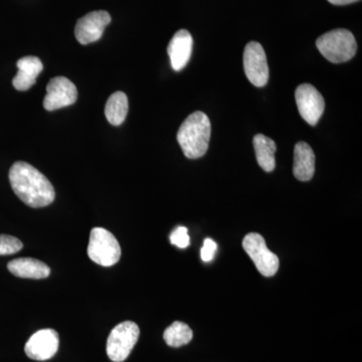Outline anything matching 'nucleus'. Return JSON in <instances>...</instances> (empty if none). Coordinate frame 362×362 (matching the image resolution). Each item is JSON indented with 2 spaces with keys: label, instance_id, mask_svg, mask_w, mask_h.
<instances>
[{
  "label": "nucleus",
  "instance_id": "10",
  "mask_svg": "<svg viewBox=\"0 0 362 362\" xmlns=\"http://www.w3.org/2000/svg\"><path fill=\"white\" fill-rule=\"evenodd\" d=\"M59 346V337L56 330L47 328L35 332L25 346L26 356L37 361H49L56 356Z\"/></svg>",
  "mask_w": 362,
  "mask_h": 362
},
{
  "label": "nucleus",
  "instance_id": "3",
  "mask_svg": "<svg viewBox=\"0 0 362 362\" xmlns=\"http://www.w3.org/2000/svg\"><path fill=\"white\" fill-rule=\"evenodd\" d=\"M321 54L333 64L349 62L356 56L357 44L354 33L344 28L330 30L316 40Z\"/></svg>",
  "mask_w": 362,
  "mask_h": 362
},
{
  "label": "nucleus",
  "instance_id": "9",
  "mask_svg": "<svg viewBox=\"0 0 362 362\" xmlns=\"http://www.w3.org/2000/svg\"><path fill=\"white\" fill-rule=\"evenodd\" d=\"M78 90L75 84L65 77L52 78L47 86L44 99L45 110L54 111L71 106L77 101Z\"/></svg>",
  "mask_w": 362,
  "mask_h": 362
},
{
  "label": "nucleus",
  "instance_id": "1",
  "mask_svg": "<svg viewBox=\"0 0 362 362\" xmlns=\"http://www.w3.org/2000/svg\"><path fill=\"white\" fill-rule=\"evenodd\" d=\"M9 181L14 194L33 209L49 206L56 197L51 181L26 162L18 161L11 166Z\"/></svg>",
  "mask_w": 362,
  "mask_h": 362
},
{
  "label": "nucleus",
  "instance_id": "4",
  "mask_svg": "<svg viewBox=\"0 0 362 362\" xmlns=\"http://www.w3.org/2000/svg\"><path fill=\"white\" fill-rule=\"evenodd\" d=\"M88 256L98 265L111 267L121 258V247L113 233L103 228L90 230Z\"/></svg>",
  "mask_w": 362,
  "mask_h": 362
},
{
  "label": "nucleus",
  "instance_id": "11",
  "mask_svg": "<svg viewBox=\"0 0 362 362\" xmlns=\"http://www.w3.org/2000/svg\"><path fill=\"white\" fill-rule=\"evenodd\" d=\"M110 23L111 16L107 11H93L86 14L76 25V39L81 45H89L97 42L101 39L105 28Z\"/></svg>",
  "mask_w": 362,
  "mask_h": 362
},
{
  "label": "nucleus",
  "instance_id": "7",
  "mask_svg": "<svg viewBox=\"0 0 362 362\" xmlns=\"http://www.w3.org/2000/svg\"><path fill=\"white\" fill-rule=\"evenodd\" d=\"M245 74L256 87H265L269 81V66L264 47L258 42H250L244 51Z\"/></svg>",
  "mask_w": 362,
  "mask_h": 362
},
{
  "label": "nucleus",
  "instance_id": "19",
  "mask_svg": "<svg viewBox=\"0 0 362 362\" xmlns=\"http://www.w3.org/2000/svg\"><path fill=\"white\" fill-rule=\"evenodd\" d=\"M23 245L20 240L8 235H0V255H13L20 252Z\"/></svg>",
  "mask_w": 362,
  "mask_h": 362
},
{
  "label": "nucleus",
  "instance_id": "15",
  "mask_svg": "<svg viewBox=\"0 0 362 362\" xmlns=\"http://www.w3.org/2000/svg\"><path fill=\"white\" fill-rule=\"evenodd\" d=\"M7 269L13 275L18 278L45 279L51 275V269L40 259L33 258H20L9 262Z\"/></svg>",
  "mask_w": 362,
  "mask_h": 362
},
{
  "label": "nucleus",
  "instance_id": "16",
  "mask_svg": "<svg viewBox=\"0 0 362 362\" xmlns=\"http://www.w3.org/2000/svg\"><path fill=\"white\" fill-rule=\"evenodd\" d=\"M252 143L259 168L266 173H272L276 168L275 153L277 146L275 141L265 135L257 134Z\"/></svg>",
  "mask_w": 362,
  "mask_h": 362
},
{
  "label": "nucleus",
  "instance_id": "18",
  "mask_svg": "<svg viewBox=\"0 0 362 362\" xmlns=\"http://www.w3.org/2000/svg\"><path fill=\"white\" fill-rule=\"evenodd\" d=\"M194 332L187 324L175 321L166 328L163 338L166 344L170 347H180L192 341Z\"/></svg>",
  "mask_w": 362,
  "mask_h": 362
},
{
  "label": "nucleus",
  "instance_id": "5",
  "mask_svg": "<svg viewBox=\"0 0 362 362\" xmlns=\"http://www.w3.org/2000/svg\"><path fill=\"white\" fill-rule=\"evenodd\" d=\"M140 329L132 321H124L112 329L107 340V356L112 361L123 362L139 339Z\"/></svg>",
  "mask_w": 362,
  "mask_h": 362
},
{
  "label": "nucleus",
  "instance_id": "6",
  "mask_svg": "<svg viewBox=\"0 0 362 362\" xmlns=\"http://www.w3.org/2000/svg\"><path fill=\"white\" fill-rule=\"evenodd\" d=\"M243 247L262 275L273 277L277 273L280 265L278 256L268 249L265 239L259 233H247L243 240Z\"/></svg>",
  "mask_w": 362,
  "mask_h": 362
},
{
  "label": "nucleus",
  "instance_id": "12",
  "mask_svg": "<svg viewBox=\"0 0 362 362\" xmlns=\"http://www.w3.org/2000/svg\"><path fill=\"white\" fill-rule=\"evenodd\" d=\"M194 40L187 30H180L173 35L168 47L171 66L175 71L185 68L192 57Z\"/></svg>",
  "mask_w": 362,
  "mask_h": 362
},
{
  "label": "nucleus",
  "instance_id": "22",
  "mask_svg": "<svg viewBox=\"0 0 362 362\" xmlns=\"http://www.w3.org/2000/svg\"><path fill=\"white\" fill-rule=\"evenodd\" d=\"M330 4L334 6H346V4H354V2L361 1V0H328Z\"/></svg>",
  "mask_w": 362,
  "mask_h": 362
},
{
  "label": "nucleus",
  "instance_id": "17",
  "mask_svg": "<svg viewBox=\"0 0 362 362\" xmlns=\"http://www.w3.org/2000/svg\"><path fill=\"white\" fill-rule=\"evenodd\" d=\"M128 98L125 93L116 92L109 97L105 106V116L109 123L114 126H120L125 121L128 114Z\"/></svg>",
  "mask_w": 362,
  "mask_h": 362
},
{
  "label": "nucleus",
  "instance_id": "21",
  "mask_svg": "<svg viewBox=\"0 0 362 362\" xmlns=\"http://www.w3.org/2000/svg\"><path fill=\"white\" fill-rule=\"evenodd\" d=\"M216 249H218V245L211 239L204 240V247H202L201 255L202 261L211 262L214 258L216 255Z\"/></svg>",
  "mask_w": 362,
  "mask_h": 362
},
{
  "label": "nucleus",
  "instance_id": "8",
  "mask_svg": "<svg viewBox=\"0 0 362 362\" xmlns=\"http://www.w3.org/2000/svg\"><path fill=\"white\" fill-rule=\"evenodd\" d=\"M295 99L302 118L311 126H315L325 109V101L320 92L314 86L302 84L298 86Z\"/></svg>",
  "mask_w": 362,
  "mask_h": 362
},
{
  "label": "nucleus",
  "instance_id": "2",
  "mask_svg": "<svg viewBox=\"0 0 362 362\" xmlns=\"http://www.w3.org/2000/svg\"><path fill=\"white\" fill-rule=\"evenodd\" d=\"M211 125L209 117L202 111H195L181 124L177 141L185 157L201 158L209 149Z\"/></svg>",
  "mask_w": 362,
  "mask_h": 362
},
{
  "label": "nucleus",
  "instance_id": "13",
  "mask_svg": "<svg viewBox=\"0 0 362 362\" xmlns=\"http://www.w3.org/2000/svg\"><path fill=\"white\" fill-rule=\"evenodd\" d=\"M315 173V154L310 145L298 142L294 148L293 175L298 180L309 181Z\"/></svg>",
  "mask_w": 362,
  "mask_h": 362
},
{
  "label": "nucleus",
  "instance_id": "14",
  "mask_svg": "<svg viewBox=\"0 0 362 362\" xmlns=\"http://www.w3.org/2000/svg\"><path fill=\"white\" fill-rule=\"evenodd\" d=\"M18 71L13 78V87L18 90H28L37 82V76L44 69L42 61L37 57H25L18 59Z\"/></svg>",
  "mask_w": 362,
  "mask_h": 362
},
{
  "label": "nucleus",
  "instance_id": "20",
  "mask_svg": "<svg viewBox=\"0 0 362 362\" xmlns=\"http://www.w3.org/2000/svg\"><path fill=\"white\" fill-rule=\"evenodd\" d=\"M170 243L180 249H185L190 245V238L185 226H178L170 235Z\"/></svg>",
  "mask_w": 362,
  "mask_h": 362
}]
</instances>
